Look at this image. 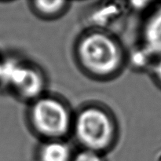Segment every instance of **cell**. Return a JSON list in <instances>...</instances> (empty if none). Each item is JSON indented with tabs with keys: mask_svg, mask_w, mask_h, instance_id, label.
I'll return each instance as SVG.
<instances>
[{
	"mask_svg": "<svg viewBox=\"0 0 161 161\" xmlns=\"http://www.w3.org/2000/svg\"><path fill=\"white\" fill-rule=\"evenodd\" d=\"M82 64L92 73L110 75L119 68L121 52L115 41L104 33L92 32L82 39L78 47Z\"/></svg>",
	"mask_w": 161,
	"mask_h": 161,
	"instance_id": "cell-1",
	"label": "cell"
},
{
	"mask_svg": "<svg viewBox=\"0 0 161 161\" xmlns=\"http://www.w3.org/2000/svg\"><path fill=\"white\" fill-rule=\"evenodd\" d=\"M75 129L79 141L86 149L95 152L106 148L114 134L112 119L97 108H88L81 112L75 121Z\"/></svg>",
	"mask_w": 161,
	"mask_h": 161,
	"instance_id": "cell-2",
	"label": "cell"
},
{
	"mask_svg": "<svg viewBox=\"0 0 161 161\" xmlns=\"http://www.w3.org/2000/svg\"><path fill=\"white\" fill-rule=\"evenodd\" d=\"M31 121L36 130L50 138H58L67 133L70 116L67 108L58 100L42 98L31 108Z\"/></svg>",
	"mask_w": 161,
	"mask_h": 161,
	"instance_id": "cell-3",
	"label": "cell"
},
{
	"mask_svg": "<svg viewBox=\"0 0 161 161\" xmlns=\"http://www.w3.org/2000/svg\"><path fill=\"white\" fill-rule=\"evenodd\" d=\"M0 82L12 86L25 97H35L43 88V80L39 72L16 60L2 61Z\"/></svg>",
	"mask_w": 161,
	"mask_h": 161,
	"instance_id": "cell-4",
	"label": "cell"
},
{
	"mask_svg": "<svg viewBox=\"0 0 161 161\" xmlns=\"http://www.w3.org/2000/svg\"><path fill=\"white\" fill-rule=\"evenodd\" d=\"M144 51L148 55L161 57V6L146 21L143 31Z\"/></svg>",
	"mask_w": 161,
	"mask_h": 161,
	"instance_id": "cell-5",
	"label": "cell"
},
{
	"mask_svg": "<svg viewBox=\"0 0 161 161\" xmlns=\"http://www.w3.org/2000/svg\"><path fill=\"white\" fill-rule=\"evenodd\" d=\"M71 151L67 144L59 141L47 143L40 152L41 161H69Z\"/></svg>",
	"mask_w": 161,
	"mask_h": 161,
	"instance_id": "cell-6",
	"label": "cell"
},
{
	"mask_svg": "<svg viewBox=\"0 0 161 161\" xmlns=\"http://www.w3.org/2000/svg\"><path fill=\"white\" fill-rule=\"evenodd\" d=\"M35 8L40 14L44 15H54L61 12L64 7L65 2L63 1H36Z\"/></svg>",
	"mask_w": 161,
	"mask_h": 161,
	"instance_id": "cell-7",
	"label": "cell"
},
{
	"mask_svg": "<svg viewBox=\"0 0 161 161\" xmlns=\"http://www.w3.org/2000/svg\"><path fill=\"white\" fill-rule=\"evenodd\" d=\"M74 161H102V160L97 152L86 149L80 153L76 156Z\"/></svg>",
	"mask_w": 161,
	"mask_h": 161,
	"instance_id": "cell-8",
	"label": "cell"
},
{
	"mask_svg": "<svg viewBox=\"0 0 161 161\" xmlns=\"http://www.w3.org/2000/svg\"><path fill=\"white\" fill-rule=\"evenodd\" d=\"M153 72L154 74V76L157 79V82L161 85V57L158 58L157 62L154 64L153 68Z\"/></svg>",
	"mask_w": 161,
	"mask_h": 161,
	"instance_id": "cell-9",
	"label": "cell"
},
{
	"mask_svg": "<svg viewBox=\"0 0 161 161\" xmlns=\"http://www.w3.org/2000/svg\"><path fill=\"white\" fill-rule=\"evenodd\" d=\"M1 63H2V61H0V67H1Z\"/></svg>",
	"mask_w": 161,
	"mask_h": 161,
	"instance_id": "cell-10",
	"label": "cell"
}]
</instances>
